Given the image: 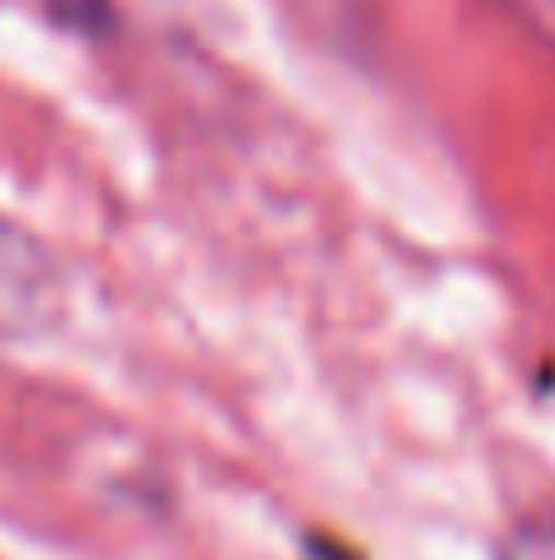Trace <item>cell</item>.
Listing matches in <instances>:
<instances>
[{"mask_svg": "<svg viewBox=\"0 0 555 560\" xmlns=\"http://www.w3.org/2000/svg\"><path fill=\"white\" fill-rule=\"evenodd\" d=\"M501 560H555V512L529 517V523H523V528L507 539Z\"/></svg>", "mask_w": 555, "mask_h": 560, "instance_id": "obj_1", "label": "cell"}]
</instances>
